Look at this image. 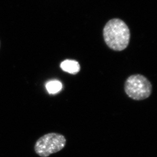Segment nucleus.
<instances>
[{
	"instance_id": "1",
	"label": "nucleus",
	"mask_w": 157,
	"mask_h": 157,
	"mask_svg": "<svg viewBox=\"0 0 157 157\" xmlns=\"http://www.w3.org/2000/svg\"><path fill=\"white\" fill-rule=\"evenodd\" d=\"M103 35L107 45L113 51L124 50L130 42L131 35L129 27L119 18L108 21L104 27Z\"/></svg>"
},
{
	"instance_id": "4",
	"label": "nucleus",
	"mask_w": 157,
	"mask_h": 157,
	"mask_svg": "<svg viewBox=\"0 0 157 157\" xmlns=\"http://www.w3.org/2000/svg\"><path fill=\"white\" fill-rule=\"evenodd\" d=\"M60 67L65 72L73 75L77 74L80 70V64L73 59H66L61 63Z\"/></svg>"
},
{
	"instance_id": "5",
	"label": "nucleus",
	"mask_w": 157,
	"mask_h": 157,
	"mask_svg": "<svg viewBox=\"0 0 157 157\" xmlns=\"http://www.w3.org/2000/svg\"><path fill=\"white\" fill-rule=\"evenodd\" d=\"M62 84L59 80H51L46 83V87L49 94H55L61 91Z\"/></svg>"
},
{
	"instance_id": "3",
	"label": "nucleus",
	"mask_w": 157,
	"mask_h": 157,
	"mask_svg": "<svg viewBox=\"0 0 157 157\" xmlns=\"http://www.w3.org/2000/svg\"><path fill=\"white\" fill-rule=\"evenodd\" d=\"M67 140L62 134L51 132L39 138L35 144L36 154L40 157H48L61 151L65 147Z\"/></svg>"
},
{
	"instance_id": "2",
	"label": "nucleus",
	"mask_w": 157,
	"mask_h": 157,
	"mask_svg": "<svg viewBox=\"0 0 157 157\" xmlns=\"http://www.w3.org/2000/svg\"><path fill=\"white\" fill-rule=\"evenodd\" d=\"M124 90L126 95L131 99L141 101L150 97L152 93L153 86L144 76L134 74L126 79Z\"/></svg>"
}]
</instances>
